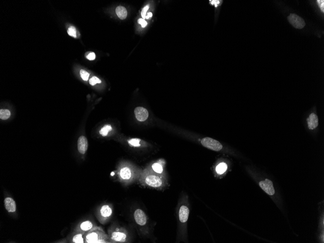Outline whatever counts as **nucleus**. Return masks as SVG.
Masks as SVG:
<instances>
[{
  "mask_svg": "<svg viewBox=\"0 0 324 243\" xmlns=\"http://www.w3.org/2000/svg\"><path fill=\"white\" fill-rule=\"evenodd\" d=\"M190 214V208L189 204L188 199L187 196H184V199L181 202V205L178 211V217L180 222L181 232H182L184 239H187V226L189 217Z\"/></svg>",
  "mask_w": 324,
  "mask_h": 243,
  "instance_id": "f257e3e1",
  "label": "nucleus"
},
{
  "mask_svg": "<svg viewBox=\"0 0 324 243\" xmlns=\"http://www.w3.org/2000/svg\"><path fill=\"white\" fill-rule=\"evenodd\" d=\"M109 238L101 227H94L84 234V243H108Z\"/></svg>",
  "mask_w": 324,
  "mask_h": 243,
  "instance_id": "f03ea898",
  "label": "nucleus"
},
{
  "mask_svg": "<svg viewBox=\"0 0 324 243\" xmlns=\"http://www.w3.org/2000/svg\"><path fill=\"white\" fill-rule=\"evenodd\" d=\"M144 182L146 186L154 188H160L164 186L162 178L154 174H150L146 176Z\"/></svg>",
  "mask_w": 324,
  "mask_h": 243,
  "instance_id": "7ed1b4c3",
  "label": "nucleus"
},
{
  "mask_svg": "<svg viewBox=\"0 0 324 243\" xmlns=\"http://www.w3.org/2000/svg\"><path fill=\"white\" fill-rule=\"evenodd\" d=\"M200 142L203 146L214 151H220L223 148L222 144L219 141L208 137L202 138Z\"/></svg>",
  "mask_w": 324,
  "mask_h": 243,
  "instance_id": "20e7f679",
  "label": "nucleus"
},
{
  "mask_svg": "<svg viewBox=\"0 0 324 243\" xmlns=\"http://www.w3.org/2000/svg\"><path fill=\"white\" fill-rule=\"evenodd\" d=\"M288 20L296 29H302L305 25V22L304 20L295 14H291L288 17Z\"/></svg>",
  "mask_w": 324,
  "mask_h": 243,
  "instance_id": "39448f33",
  "label": "nucleus"
},
{
  "mask_svg": "<svg viewBox=\"0 0 324 243\" xmlns=\"http://www.w3.org/2000/svg\"><path fill=\"white\" fill-rule=\"evenodd\" d=\"M127 234L124 231H122L120 229H117L114 232L111 234V241L113 242H119L123 243L125 242L126 240Z\"/></svg>",
  "mask_w": 324,
  "mask_h": 243,
  "instance_id": "423d86ee",
  "label": "nucleus"
},
{
  "mask_svg": "<svg viewBox=\"0 0 324 243\" xmlns=\"http://www.w3.org/2000/svg\"><path fill=\"white\" fill-rule=\"evenodd\" d=\"M134 218L136 223L139 225L144 226L147 223V217L143 210L138 209L134 213Z\"/></svg>",
  "mask_w": 324,
  "mask_h": 243,
  "instance_id": "0eeeda50",
  "label": "nucleus"
},
{
  "mask_svg": "<svg viewBox=\"0 0 324 243\" xmlns=\"http://www.w3.org/2000/svg\"><path fill=\"white\" fill-rule=\"evenodd\" d=\"M259 185L261 188L268 194L271 196L274 195L275 191L272 181L268 179H266L265 181L260 182Z\"/></svg>",
  "mask_w": 324,
  "mask_h": 243,
  "instance_id": "6e6552de",
  "label": "nucleus"
},
{
  "mask_svg": "<svg viewBox=\"0 0 324 243\" xmlns=\"http://www.w3.org/2000/svg\"><path fill=\"white\" fill-rule=\"evenodd\" d=\"M134 114L136 118L139 121H145L148 119L149 112L148 110L142 107H137L134 109Z\"/></svg>",
  "mask_w": 324,
  "mask_h": 243,
  "instance_id": "1a4fd4ad",
  "label": "nucleus"
},
{
  "mask_svg": "<svg viewBox=\"0 0 324 243\" xmlns=\"http://www.w3.org/2000/svg\"><path fill=\"white\" fill-rule=\"evenodd\" d=\"M88 141L84 136H81L78 140V151L80 153L84 154L88 150Z\"/></svg>",
  "mask_w": 324,
  "mask_h": 243,
  "instance_id": "9d476101",
  "label": "nucleus"
},
{
  "mask_svg": "<svg viewBox=\"0 0 324 243\" xmlns=\"http://www.w3.org/2000/svg\"><path fill=\"white\" fill-rule=\"evenodd\" d=\"M308 129L314 130L318 125V118L317 115L314 113H312L307 119Z\"/></svg>",
  "mask_w": 324,
  "mask_h": 243,
  "instance_id": "9b49d317",
  "label": "nucleus"
},
{
  "mask_svg": "<svg viewBox=\"0 0 324 243\" xmlns=\"http://www.w3.org/2000/svg\"><path fill=\"white\" fill-rule=\"evenodd\" d=\"M5 206L6 210L9 213H13L16 211V205L15 201L11 198H7L5 200Z\"/></svg>",
  "mask_w": 324,
  "mask_h": 243,
  "instance_id": "f8f14e48",
  "label": "nucleus"
},
{
  "mask_svg": "<svg viewBox=\"0 0 324 243\" xmlns=\"http://www.w3.org/2000/svg\"><path fill=\"white\" fill-rule=\"evenodd\" d=\"M119 174L121 179L124 180H130L132 175L131 169L127 167L121 169L119 172Z\"/></svg>",
  "mask_w": 324,
  "mask_h": 243,
  "instance_id": "ddd939ff",
  "label": "nucleus"
},
{
  "mask_svg": "<svg viewBox=\"0 0 324 243\" xmlns=\"http://www.w3.org/2000/svg\"><path fill=\"white\" fill-rule=\"evenodd\" d=\"M100 214L103 218H109L112 214V210L108 205H103L100 210Z\"/></svg>",
  "mask_w": 324,
  "mask_h": 243,
  "instance_id": "4468645a",
  "label": "nucleus"
},
{
  "mask_svg": "<svg viewBox=\"0 0 324 243\" xmlns=\"http://www.w3.org/2000/svg\"><path fill=\"white\" fill-rule=\"evenodd\" d=\"M115 12L118 17L121 20H124L127 16V11L124 7L119 6L115 9Z\"/></svg>",
  "mask_w": 324,
  "mask_h": 243,
  "instance_id": "2eb2a0df",
  "label": "nucleus"
},
{
  "mask_svg": "<svg viewBox=\"0 0 324 243\" xmlns=\"http://www.w3.org/2000/svg\"><path fill=\"white\" fill-rule=\"evenodd\" d=\"M94 227L93 223L90 221H86L83 222L80 224V230L83 232H88Z\"/></svg>",
  "mask_w": 324,
  "mask_h": 243,
  "instance_id": "dca6fc26",
  "label": "nucleus"
},
{
  "mask_svg": "<svg viewBox=\"0 0 324 243\" xmlns=\"http://www.w3.org/2000/svg\"><path fill=\"white\" fill-rule=\"evenodd\" d=\"M72 242L75 243H84V234L83 232L77 233L73 236Z\"/></svg>",
  "mask_w": 324,
  "mask_h": 243,
  "instance_id": "f3484780",
  "label": "nucleus"
},
{
  "mask_svg": "<svg viewBox=\"0 0 324 243\" xmlns=\"http://www.w3.org/2000/svg\"><path fill=\"white\" fill-rule=\"evenodd\" d=\"M227 165L225 163L219 164L216 168V171L218 174H222L227 169Z\"/></svg>",
  "mask_w": 324,
  "mask_h": 243,
  "instance_id": "a211bd4d",
  "label": "nucleus"
},
{
  "mask_svg": "<svg viewBox=\"0 0 324 243\" xmlns=\"http://www.w3.org/2000/svg\"><path fill=\"white\" fill-rule=\"evenodd\" d=\"M11 113L10 111L7 109H1L0 110V118L3 120H6L10 117Z\"/></svg>",
  "mask_w": 324,
  "mask_h": 243,
  "instance_id": "6ab92c4d",
  "label": "nucleus"
},
{
  "mask_svg": "<svg viewBox=\"0 0 324 243\" xmlns=\"http://www.w3.org/2000/svg\"><path fill=\"white\" fill-rule=\"evenodd\" d=\"M112 130V128L110 125H106L100 130V133L103 137L107 136L109 132Z\"/></svg>",
  "mask_w": 324,
  "mask_h": 243,
  "instance_id": "aec40b11",
  "label": "nucleus"
},
{
  "mask_svg": "<svg viewBox=\"0 0 324 243\" xmlns=\"http://www.w3.org/2000/svg\"><path fill=\"white\" fill-rule=\"evenodd\" d=\"M152 169L156 173L161 174L163 171V169L162 165L159 163H154L152 164Z\"/></svg>",
  "mask_w": 324,
  "mask_h": 243,
  "instance_id": "412c9836",
  "label": "nucleus"
},
{
  "mask_svg": "<svg viewBox=\"0 0 324 243\" xmlns=\"http://www.w3.org/2000/svg\"><path fill=\"white\" fill-rule=\"evenodd\" d=\"M128 142L129 145H130V146H136V147H138V146H140V139H131L130 140H128Z\"/></svg>",
  "mask_w": 324,
  "mask_h": 243,
  "instance_id": "4be33fe9",
  "label": "nucleus"
},
{
  "mask_svg": "<svg viewBox=\"0 0 324 243\" xmlns=\"http://www.w3.org/2000/svg\"><path fill=\"white\" fill-rule=\"evenodd\" d=\"M80 75L81 77L84 81H88L89 77V73H88L86 70H81L80 71Z\"/></svg>",
  "mask_w": 324,
  "mask_h": 243,
  "instance_id": "5701e85b",
  "label": "nucleus"
},
{
  "mask_svg": "<svg viewBox=\"0 0 324 243\" xmlns=\"http://www.w3.org/2000/svg\"><path fill=\"white\" fill-rule=\"evenodd\" d=\"M68 34L71 37L76 38V30L74 27L71 26L68 30Z\"/></svg>",
  "mask_w": 324,
  "mask_h": 243,
  "instance_id": "b1692460",
  "label": "nucleus"
},
{
  "mask_svg": "<svg viewBox=\"0 0 324 243\" xmlns=\"http://www.w3.org/2000/svg\"><path fill=\"white\" fill-rule=\"evenodd\" d=\"M101 80H100L97 77L93 76L89 80V83L92 86H94L96 83H101Z\"/></svg>",
  "mask_w": 324,
  "mask_h": 243,
  "instance_id": "393cba45",
  "label": "nucleus"
},
{
  "mask_svg": "<svg viewBox=\"0 0 324 243\" xmlns=\"http://www.w3.org/2000/svg\"><path fill=\"white\" fill-rule=\"evenodd\" d=\"M319 7L321 9L322 12H324V0H318L317 1Z\"/></svg>",
  "mask_w": 324,
  "mask_h": 243,
  "instance_id": "a878e982",
  "label": "nucleus"
},
{
  "mask_svg": "<svg viewBox=\"0 0 324 243\" xmlns=\"http://www.w3.org/2000/svg\"><path fill=\"white\" fill-rule=\"evenodd\" d=\"M138 24H140V25H141V26H142L143 28L145 27L146 26V25H147V22H146V21H145V20L143 19H139L138 20Z\"/></svg>",
  "mask_w": 324,
  "mask_h": 243,
  "instance_id": "bb28decb",
  "label": "nucleus"
},
{
  "mask_svg": "<svg viewBox=\"0 0 324 243\" xmlns=\"http://www.w3.org/2000/svg\"><path fill=\"white\" fill-rule=\"evenodd\" d=\"M148 9H149V7L146 6L142 10V12H141V15H142V18H143V19H144V20L145 19L146 17V12L148 11Z\"/></svg>",
  "mask_w": 324,
  "mask_h": 243,
  "instance_id": "cd10ccee",
  "label": "nucleus"
},
{
  "mask_svg": "<svg viewBox=\"0 0 324 243\" xmlns=\"http://www.w3.org/2000/svg\"><path fill=\"white\" fill-rule=\"evenodd\" d=\"M87 58L89 60H93L95 59L96 56L94 52H91L89 55L87 56Z\"/></svg>",
  "mask_w": 324,
  "mask_h": 243,
  "instance_id": "c85d7f7f",
  "label": "nucleus"
},
{
  "mask_svg": "<svg viewBox=\"0 0 324 243\" xmlns=\"http://www.w3.org/2000/svg\"><path fill=\"white\" fill-rule=\"evenodd\" d=\"M210 2H211L212 4L215 5V6L216 7H218V4H219L220 2L219 1H210Z\"/></svg>",
  "mask_w": 324,
  "mask_h": 243,
  "instance_id": "c756f323",
  "label": "nucleus"
},
{
  "mask_svg": "<svg viewBox=\"0 0 324 243\" xmlns=\"http://www.w3.org/2000/svg\"><path fill=\"white\" fill-rule=\"evenodd\" d=\"M152 14L151 13H149L148 14V15L146 17V19H150V18H151V17H152Z\"/></svg>",
  "mask_w": 324,
  "mask_h": 243,
  "instance_id": "7c9ffc66",
  "label": "nucleus"
}]
</instances>
